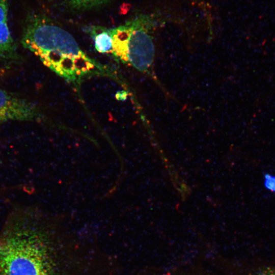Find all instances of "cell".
Segmentation results:
<instances>
[{"label":"cell","mask_w":275,"mask_h":275,"mask_svg":"<svg viewBox=\"0 0 275 275\" xmlns=\"http://www.w3.org/2000/svg\"><path fill=\"white\" fill-rule=\"evenodd\" d=\"M21 42L45 66L66 79H79L95 69V62L73 37L44 16L33 14L27 18Z\"/></svg>","instance_id":"1"},{"label":"cell","mask_w":275,"mask_h":275,"mask_svg":"<svg viewBox=\"0 0 275 275\" xmlns=\"http://www.w3.org/2000/svg\"><path fill=\"white\" fill-rule=\"evenodd\" d=\"M161 18L159 14H141L109 29L112 54L139 71L149 72L155 59L153 32Z\"/></svg>","instance_id":"2"},{"label":"cell","mask_w":275,"mask_h":275,"mask_svg":"<svg viewBox=\"0 0 275 275\" xmlns=\"http://www.w3.org/2000/svg\"><path fill=\"white\" fill-rule=\"evenodd\" d=\"M0 275H49L46 250L32 230L15 229L0 237Z\"/></svg>","instance_id":"3"},{"label":"cell","mask_w":275,"mask_h":275,"mask_svg":"<svg viewBox=\"0 0 275 275\" xmlns=\"http://www.w3.org/2000/svg\"><path fill=\"white\" fill-rule=\"evenodd\" d=\"M39 116V109L33 102L0 88V123L33 121Z\"/></svg>","instance_id":"4"},{"label":"cell","mask_w":275,"mask_h":275,"mask_svg":"<svg viewBox=\"0 0 275 275\" xmlns=\"http://www.w3.org/2000/svg\"><path fill=\"white\" fill-rule=\"evenodd\" d=\"M17 50L12 36L8 20L0 19V61L16 59Z\"/></svg>","instance_id":"5"},{"label":"cell","mask_w":275,"mask_h":275,"mask_svg":"<svg viewBox=\"0 0 275 275\" xmlns=\"http://www.w3.org/2000/svg\"><path fill=\"white\" fill-rule=\"evenodd\" d=\"M90 35L97 51L103 53H113L112 38L109 29L101 26H93Z\"/></svg>","instance_id":"6"},{"label":"cell","mask_w":275,"mask_h":275,"mask_svg":"<svg viewBox=\"0 0 275 275\" xmlns=\"http://www.w3.org/2000/svg\"><path fill=\"white\" fill-rule=\"evenodd\" d=\"M110 0H66L68 6L76 11L88 10L105 4Z\"/></svg>","instance_id":"7"},{"label":"cell","mask_w":275,"mask_h":275,"mask_svg":"<svg viewBox=\"0 0 275 275\" xmlns=\"http://www.w3.org/2000/svg\"><path fill=\"white\" fill-rule=\"evenodd\" d=\"M264 185L267 189L275 193V176L265 174L264 177Z\"/></svg>","instance_id":"8"},{"label":"cell","mask_w":275,"mask_h":275,"mask_svg":"<svg viewBox=\"0 0 275 275\" xmlns=\"http://www.w3.org/2000/svg\"><path fill=\"white\" fill-rule=\"evenodd\" d=\"M256 275H275L274 267H266L258 270Z\"/></svg>","instance_id":"9"},{"label":"cell","mask_w":275,"mask_h":275,"mask_svg":"<svg viewBox=\"0 0 275 275\" xmlns=\"http://www.w3.org/2000/svg\"><path fill=\"white\" fill-rule=\"evenodd\" d=\"M187 1L191 2L193 5H197L199 7H201V6H203V2H202L201 0H187Z\"/></svg>","instance_id":"10"},{"label":"cell","mask_w":275,"mask_h":275,"mask_svg":"<svg viewBox=\"0 0 275 275\" xmlns=\"http://www.w3.org/2000/svg\"><path fill=\"white\" fill-rule=\"evenodd\" d=\"M5 71L3 69L0 68V77L4 75Z\"/></svg>","instance_id":"11"}]
</instances>
